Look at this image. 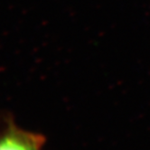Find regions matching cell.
<instances>
[{"instance_id":"1","label":"cell","mask_w":150,"mask_h":150,"mask_svg":"<svg viewBox=\"0 0 150 150\" xmlns=\"http://www.w3.org/2000/svg\"><path fill=\"white\" fill-rule=\"evenodd\" d=\"M44 143L41 135L18 127L9 117L0 127V150H42Z\"/></svg>"}]
</instances>
